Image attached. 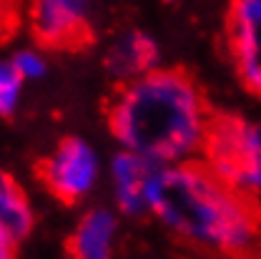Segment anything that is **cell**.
Returning a JSON list of instances; mask_svg holds the SVG:
<instances>
[{"label": "cell", "mask_w": 261, "mask_h": 259, "mask_svg": "<svg viewBox=\"0 0 261 259\" xmlns=\"http://www.w3.org/2000/svg\"><path fill=\"white\" fill-rule=\"evenodd\" d=\"M13 65L18 68V73L25 78V81H35L45 73V61L38 51H20L13 56Z\"/></svg>", "instance_id": "7c38bea8"}, {"label": "cell", "mask_w": 261, "mask_h": 259, "mask_svg": "<svg viewBox=\"0 0 261 259\" xmlns=\"http://www.w3.org/2000/svg\"><path fill=\"white\" fill-rule=\"evenodd\" d=\"M161 163L126 149L113 161V181H116V201L126 214H138L148 209V189Z\"/></svg>", "instance_id": "52a82bcc"}, {"label": "cell", "mask_w": 261, "mask_h": 259, "mask_svg": "<svg viewBox=\"0 0 261 259\" xmlns=\"http://www.w3.org/2000/svg\"><path fill=\"white\" fill-rule=\"evenodd\" d=\"M226 45L241 83L261 98V0H231Z\"/></svg>", "instance_id": "8992f818"}, {"label": "cell", "mask_w": 261, "mask_h": 259, "mask_svg": "<svg viewBox=\"0 0 261 259\" xmlns=\"http://www.w3.org/2000/svg\"><path fill=\"white\" fill-rule=\"evenodd\" d=\"M148 209L194 244L228 259H261L256 196L233 189L206 163H161L148 189Z\"/></svg>", "instance_id": "6da1fadb"}, {"label": "cell", "mask_w": 261, "mask_h": 259, "mask_svg": "<svg viewBox=\"0 0 261 259\" xmlns=\"http://www.w3.org/2000/svg\"><path fill=\"white\" fill-rule=\"evenodd\" d=\"M18 28V0H0V40L10 38Z\"/></svg>", "instance_id": "4fadbf2b"}, {"label": "cell", "mask_w": 261, "mask_h": 259, "mask_svg": "<svg viewBox=\"0 0 261 259\" xmlns=\"http://www.w3.org/2000/svg\"><path fill=\"white\" fill-rule=\"evenodd\" d=\"M168 3H173V0H168Z\"/></svg>", "instance_id": "9a60e30c"}, {"label": "cell", "mask_w": 261, "mask_h": 259, "mask_svg": "<svg viewBox=\"0 0 261 259\" xmlns=\"http://www.w3.org/2000/svg\"><path fill=\"white\" fill-rule=\"evenodd\" d=\"M116 219L106 209L88 211L68 239L70 259H113Z\"/></svg>", "instance_id": "ba28073f"}, {"label": "cell", "mask_w": 261, "mask_h": 259, "mask_svg": "<svg viewBox=\"0 0 261 259\" xmlns=\"http://www.w3.org/2000/svg\"><path fill=\"white\" fill-rule=\"evenodd\" d=\"M206 166L239 192L261 189V131L231 113H211L201 144Z\"/></svg>", "instance_id": "3957f363"}, {"label": "cell", "mask_w": 261, "mask_h": 259, "mask_svg": "<svg viewBox=\"0 0 261 259\" xmlns=\"http://www.w3.org/2000/svg\"><path fill=\"white\" fill-rule=\"evenodd\" d=\"M211 111L181 68H153L128 81L108 106L111 133L159 163L184 161L201 149Z\"/></svg>", "instance_id": "7a4b0ae2"}, {"label": "cell", "mask_w": 261, "mask_h": 259, "mask_svg": "<svg viewBox=\"0 0 261 259\" xmlns=\"http://www.w3.org/2000/svg\"><path fill=\"white\" fill-rule=\"evenodd\" d=\"M18 239L0 227V259H18Z\"/></svg>", "instance_id": "5bb4252c"}, {"label": "cell", "mask_w": 261, "mask_h": 259, "mask_svg": "<svg viewBox=\"0 0 261 259\" xmlns=\"http://www.w3.org/2000/svg\"><path fill=\"white\" fill-rule=\"evenodd\" d=\"M159 58V51H156V43L143 35V33H128L123 35L111 51H108V70L116 76V78H123V81H133L148 70H153Z\"/></svg>", "instance_id": "9c48e42d"}, {"label": "cell", "mask_w": 261, "mask_h": 259, "mask_svg": "<svg viewBox=\"0 0 261 259\" xmlns=\"http://www.w3.org/2000/svg\"><path fill=\"white\" fill-rule=\"evenodd\" d=\"M25 78L18 73L13 61H0V119H8L15 113L20 93H23Z\"/></svg>", "instance_id": "8fae6325"}, {"label": "cell", "mask_w": 261, "mask_h": 259, "mask_svg": "<svg viewBox=\"0 0 261 259\" xmlns=\"http://www.w3.org/2000/svg\"><path fill=\"white\" fill-rule=\"evenodd\" d=\"M33 222H35V217H33L31 201H28L25 192L10 174L0 171V227L10 231L20 242L23 237L31 234Z\"/></svg>", "instance_id": "30bf717a"}, {"label": "cell", "mask_w": 261, "mask_h": 259, "mask_svg": "<svg viewBox=\"0 0 261 259\" xmlns=\"http://www.w3.org/2000/svg\"><path fill=\"white\" fill-rule=\"evenodd\" d=\"M31 28L40 45L78 51L91 43V0H33Z\"/></svg>", "instance_id": "5b68a950"}, {"label": "cell", "mask_w": 261, "mask_h": 259, "mask_svg": "<svg viewBox=\"0 0 261 259\" xmlns=\"http://www.w3.org/2000/svg\"><path fill=\"white\" fill-rule=\"evenodd\" d=\"M38 176L58 201L73 204L96 186L98 159L86 141L63 138L48 159L38 163Z\"/></svg>", "instance_id": "277c9868"}]
</instances>
